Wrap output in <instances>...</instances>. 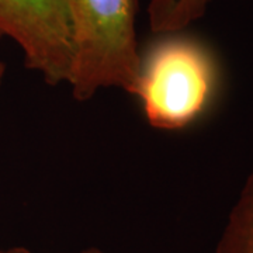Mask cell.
<instances>
[{
  "label": "cell",
  "mask_w": 253,
  "mask_h": 253,
  "mask_svg": "<svg viewBox=\"0 0 253 253\" xmlns=\"http://www.w3.org/2000/svg\"><path fill=\"white\" fill-rule=\"evenodd\" d=\"M219 78L217 58L203 41L183 31L161 34L141 54L132 96L149 126L177 131L207 113Z\"/></svg>",
  "instance_id": "1"
},
{
  "label": "cell",
  "mask_w": 253,
  "mask_h": 253,
  "mask_svg": "<svg viewBox=\"0 0 253 253\" xmlns=\"http://www.w3.org/2000/svg\"><path fill=\"white\" fill-rule=\"evenodd\" d=\"M135 17L136 0H75L68 86L78 101L111 87L132 94L141 65Z\"/></svg>",
  "instance_id": "2"
},
{
  "label": "cell",
  "mask_w": 253,
  "mask_h": 253,
  "mask_svg": "<svg viewBox=\"0 0 253 253\" xmlns=\"http://www.w3.org/2000/svg\"><path fill=\"white\" fill-rule=\"evenodd\" d=\"M75 0H0V37L21 49L26 68L49 86L68 84Z\"/></svg>",
  "instance_id": "3"
},
{
  "label": "cell",
  "mask_w": 253,
  "mask_h": 253,
  "mask_svg": "<svg viewBox=\"0 0 253 253\" xmlns=\"http://www.w3.org/2000/svg\"><path fill=\"white\" fill-rule=\"evenodd\" d=\"M215 253H253V168L229 211Z\"/></svg>",
  "instance_id": "4"
},
{
  "label": "cell",
  "mask_w": 253,
  "mask_h": 253,
  "mask_svg": "<svg viewBox=\"0 0 253 253\" xmlns=\"http://www.w3.org/2000/svg\"><path fill=\"white\" fill-rule=\"evenodd\" d=\"M211 0H151L148 6L149 27L156 34L179 33L207 11Z\"/></svg>",
  "instance_id": "5"
},
{
  "label": "cell",
  "mask_w": 253,
  "mask_h": 253,
  "mask_svg": "<svg viewBox=\"0 0 253 253\" xmlns=\"http://www.w3.org/2000/svg\"><path fill=\"white\" fill-rule=\"evenodd\" d=\"M0 253H34L31 252L28 248L24 246H11V248H6V249H0ZM79 253H104L103 251H100L97 248H87L84 251H82Z\"/></svg>",
  "instance_id": "6"
},
{
  "label": "cell",
  "mask_w": 253,
  "mask_h": 253,
  "mask_svg": "<svg viewBox=\"0 0 253 253\" xmlns=\"http://www.w3.org/2000/svg\"><path fill=\"white\" fill-rule=\"evenodd\" d=\"M4 73H6V65L3 61H0V84H1V82L4 79Z\"/></svg>",
  "instance_id": "7"
}]
</instances>
